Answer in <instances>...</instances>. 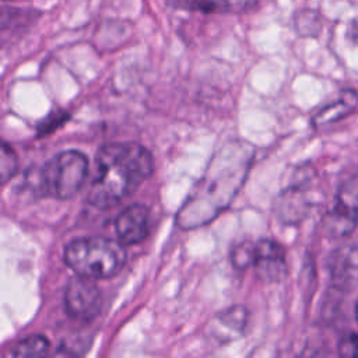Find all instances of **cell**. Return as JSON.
I'll return each mask as SVG.
<instances>
[{
	"label": "cell",
	"mask_w": 358,
	"mask_h": 358,
	"mask_svg": "<svg viewBox=\"0 0 358 358\" xmlns=\"http://www.w3.org/2000/svg\"><path fill=\"white\" fill-rule=\"evenodd\" d=\"M253 157V148L245 141L235 140L222 145L179 208L178 227L194 229L207 225L221 214L245 183Z\"/></svg>",
	"instance_id": "obj_1"
},
{
	"label": "cell",
	"mask_w": 358,
	"mask_h": 358,
	"mask_svg": "<svg viewBox=\"0 0 358 358\" xmlns=\"http://www.w3.org/2000/svg\"><path fill=\"white\" fill-rule=\"evenodd\" d=\"M151 152L137 143L105 144L95 157L88 203L108 210L131 196L154 172Z\"/></svg>",
	"instance_id": "obj_2"
},
{
	"label": "cell",
	"mask_w": 358,
	"mask_h": 358,
	"mask_svg": "<svg viewBox=\"0 0 358 358\" xmlns=\"http://www.w3.org/2000/svg\"><path fill=\"white\" fill-rule=\"evenodd\" d=\"M64 262L76 273L91 280L116 275L124 262L126 250L120 241L105 236H83L64 248Z\"/></svg>",
	"instance_id": "obj_3"
},
{
	"label": "cell",
	"mask_w": 358,
	"mask_h": 358,
	"mask_svg": "<svg viewBox=\"0 0 358 358\" xmlns=\"http://www.w3.org/2000/svg\"><path fill=\"white\" fill-rule=\"evenodd\" d=\"M88 159L77 150H66L43 164L38 175V186L45 196L67 200L85 183Z\"/></svg>",
	"instance_id": "obj_4"
},
{
	"label": "cell",
	"mask_w": 358,
	"mask_h": 358,
	"mask_svg": "<svg viewBox=\"0 0 358 358\" xmlns=\"http://www.w3.org/2000/svg\"><path fill=\"white\" fill-rule=\"evenodd\" d=\"M64 308L71 319L81 323H88L101 312V289L94 280L77 275L66 285Z\"/></svg>",
	"instance_id": "obj_5"
},
{
	"label": "cell",
	"mask_w": 358,
	"mask_h": 358,
	"mask_svg": "<svg viewBox=\"0 0 358 358\" xmlns=\"http://www.w3.org/2000/svg\"><path fill=\"white\" fill-rule=\"evenodd\" d=\"M253 267L266 281H281L287 274L284 248L273 239H260L255 243Z\"/></svg>",
	"instance_id": "obj_6"
},
{
	"label": "cell",
	"mask_w": 358,
	"mask_h": 358,
	"mask_svg": "<svg viewBox=\"0 0 358 358\" xmlns=\"http://www.w3.org/2000/svg\"><path fill=\"white\" fill-rule=\"evenodd\" d=\"M117 239L123 245L143 242L150 232V210L144 204H130L115 220Z\"/></svg>",
	"instance_id": "obj_7"
},
{
	"label": "cell",
	"mask_w": 358,
	"mask_h": 358,
	"mask_svg": "<svg viewBox=\"0 0 358 358\" xmlns=\"http://www.w3.org/2000/svg\"><path fill=\"white\" fill-rule=\"evenodd\" d=\"M248 323V312L243 306H232L221 312L211 323V334L221 343L241 336Z\"/></svg>",
	"instance_id": "obj_8"
},
{
	"label": "cell",
	"mask_w": 358,
	"mask_h": 358,
	"mask_svg": "<svg viewBox=\"0 0 358 358\" xmlns=\"http://www.w3.org/2000/svg\"><path fill=\"white\" fill-rule=\"evenodd\" d=\"M333 278L338 284H351L358 278V243H350L337 250L331 264Z\"/></svg>",
	"instance_id": "obj_9"
},
{
	"label": "cell",
	"mask_w": 358,
	"mask_h": 358,
	"mask_svg": "<svg viewBox=\"0 0 358 358\" xmlns=\"http://www.w3.org/2000/svg\"><path fill=\"white\" fill-rule=\"evenodd\" d=\"M333 213L354 225L358 222V175L351 176L340 186Z\"/></svg>",
	"instance_id": "obj_10"
},
{
	"label": "cell",
	"mask_w": 358,
	"mask_h": 358,
	"mask_svg": "<svg viewBox=\"0 0 358 358\" xmlns=\"http://www.w3.org/2000/svg\"><path fill=\"white\" fill-rule=\"evenodd\" d=\"M357 103H358L357 92L352 90H347L340 95L338 99H336V102L329 103L324 108H322L315 115L313 123L316 126H322V124L337 122V120L345 117L347 115H350L357 108Z\"/></svg>",
	"instance_id": "obj_11"
},
{
	"label": "cell",
	"mask_w": 358,
	"mask_h": 358,
	"mask_svg": "<svg viewBox=\"0 0 358 358\" xmlns=\"http://www.w3.org/2000/svg\"><path fill=\"white\" fill-rule=\"evenodd\" d=\"M50 343L43 334H29L21 338L11 350L13 357H43L48 354Z\"/></svg>",
	"instance_id": "obj_12"
},
{
	"label": "cell",
	"mask_w": 358,
	"mask_h": 358,
	"mask_svg": "<svg viewBox=\"0 0 358 358\" xmlns=\"http://www.w3.org/2000/svg\"><path fill=\"white\" fill-rule=\"evenodd\" d=\"M253 259H255V243H250V242H243L235 246L231 255V262L234 267L238 270H245L249 266H253Z\"/></svg>",
	"instance_id": "obj_13"
},
{
	"label": "cell",
	"mask_w": 358,
	"mask_h": 358,
	"mask_svg": "<svg viewBox=\"0 0 358 358\" xmlns=\"http://www.w3.org/2000/svg\"><path fill=\"white\" fill-rule=\"evenodd\" d=\"M1 179L7 182L13 175L17 172L18 168V158L10 144L3 143L1 145Z\"/></svg>",
	"instance_id": "obj_14"
},
{
	"label": "cell",
	"mask_w": 358,
	"mask_h": 358,
	"mask_svg": "<svg viewBox=\"0 0 358 358\" xmlns=\"http://www.w3.org/2000/svg\"><path fill=\"white\" fill-rule=\"evenodd\" d=\"M69 119V113L66 112H53L50 113L38 127V133L41 136H46L52 131H55L59 126H62Z\"/></svg>",
	"instance_id": "obj_15"
},
{
	"label": "cell",
	"mask_w": 358,
	"mask_h": 358,
	"mask_svg": "<svg viewBox=\"0 0 358 358\" xmlns=\"http://www.w3.org/2000/svg\"><path fill=\"white\" fill-rule=\"evenodd\" d=\"M338 352L343 357H358V333H348L338 343Z\"/></svg>",
	"instance_id": "obj_16"
},
{
	"label": "cell",
	"mask_w": 358,
	"mask_h": 358,
	"mask_svg": "<svg viewBox=\"0 0 358 358\" xmlns=\"http://www.w3.org/2000/svg\"><path fill=\"white\" fill-rule=\"evenodd\" d=\"M224 0H189L192 8H197L201 11H214L218 8Z\"/></svg>",
	"instance_id": "obj_17"
},
{
	"label": "cell",
	"mask_w": 358,
	"mask_h": 358,
	"mask_svg": "<svg viewBox=\"0 0 358 358\" xmlns=\"http://www.w3.org/2000/svg\"><path fill=\"white\" fill-rule=\"evenodd\" d=\"M357 320H358V303H357Z\"/></svg>",
	"instance_id": "obj_18"
}]
</instances>
